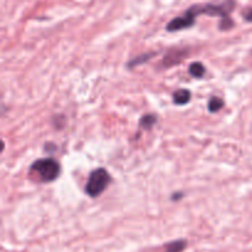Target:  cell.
Masks as SVG:
<instances>
[{"mask_svg":"<svg viewBox=\"0 0 252 252\" xmlns=\"http://www.w3.org/2000/svg\"><path fill=\"white\" fill-rule=\"evenodd\" d=\"M235 2L234 0H224L221 2H212V4H203V5H194L189 9L191 14L194 16L198 15H209V16H219L223 19H228L229 12L234 9Z\"/></svg>","mask_w":252,"mask_h":252,"instance_id":"cell-1","label":"cell"},{"mask_svg":"<svg viewBox=\"0 0 252 252\" xmlns=\"http://www.w3.org/2000/svg\"><path fill=\"white\" fill-rule=\"evenodd\" d=\"M32 171L36 172L38 175L39 180L43 182H51L58 177L61 167L59 164L54 159L47 158V159L37 160L31 167Z\"/></svg>","mask_w":252,"mask_h":252,"instance_id":"cell-2","label":"cell"},{"mask_svg":"<svg viewBox=\"0 0 252 252\" xmlns=\"http://www.w3.org/2000/svg\"><path fill=\"white\" fill-rule=\"evenodd\" d=\"M110 182V175L105 169H97L93 171L89 176L88 184H86V193L90 197H97L102 193L108 186Z\"/></svg>","mask_w":252,"mask_h":252,"instance_id":"cell-3","label":"cell"},{"mask_svg":"<svg viewBox=\"0 0 252 252\" xmlns=\"http://www.w3.org/2000/svg\"><path fill=\"white\" fill-rule=\"evenodd\" d=\"M194 21H196V16L187 10V11L185 12L184 16L175 17L174 20H171V21L167 24L166 30L170 32H175L180 31V30L189 29V27L193 26Z\"/></svg>","mask_w":252,"mask_h":252,"instance_id":"cell-4","label":"cell"},{"mask_svg":"<svg viewBox=\"0 0 252 252\" xmlns=\"http://www.w3.org/2000/svg\"><path fill=\"white\" fill-rule=\"evenodd\" d=\"M191 98V93L186 89H181V90H177L174 94V102L177 105H185L187 103Z\"/></svg>","mask_w":252,"mask_h":252,"instance_id":"cell-5","label":"cell"},{"mask_svg":"<svg viewBox=\"0 0 252 252\" xmlns=\"http://www.w3.org/2000/svg\"><path fill=\"white\" fill-rule=\"evenodd\" d=\"M204 73H206V68L199 62H194V63H192L189 65V74L192 76H194V78H202L204 75Z\"/></svg>","mask_w":252,"mask_h":252,"instance_id":"cell-6","label":"cell"},{"mask_svg":"<svg viewBox=\"0 0 252 252\" xmlns=\"http://www.w3.org/2000/svg\"><path fill=\"white\" fill-rule=\"evenodd\" d=\"M181 52L180 51H172L169 54H166V57L164 58V64L165 65H172V64H176L179 62H181L182 57H180Z\"/></svg>","mask_w":252,"mask_h":252,"instance_id":"cell-7","label":"cell"},{"mask_svg":"<svg viewBox=\"0 0 252 252\" xmlns=\"http://www.w3.org/2000/svg\"><path fill=\"white\" fill-rule=\"evenodd\" d=\"M186 241L184 240L172 241V243L166 245V252H182L185 250V248H186Z\"/></svg>","mask_w":252,"mask_h":252,"instance_id":"cell-8","label":"cell"},{"mask_svg":"<svg viewBox=\"0 0 252 252\" xmlns=\"http://www.w3.org/2000/svg\"><path fill=\"white\" fill-rule=\"evenodd\" d=\"M224 106V101L219 97H212L209 100L208 103V108L211 112H218L221 107Z\"/></svg>","mask_w":252,"mask_h":252,"instance_id":"cell-9","label":"cell"},{"mask_svg":"<svg viewBox=\"0 0 252 252\" xmlns=\"http://www.w3.org/2000/svg\"><path fill=\"white\" fill-rule=\"evenodd\" d=\"M155 122H157V118H155L154 116L147 115L140 120V126H142L143 128H152L153 126L155 125Z\"/></svg>","mask_w":252,"mask_h":252,"instance_id":"cell-10","label":"cell"},{"mask_svg":"<svg viewBox=\"0 0 252 252\" xmlns=\"http://www.w3.org/2000/svg\"><path fill=\"white\" fill-rule=\"evenodd\" d=\"M233 26H234V22L230 17L220 20V22H219V29L220 30H229V29H231Z\"/></svg>","mask_w":252,"mask_h":252,"instance_id":"cell-11","label":"cell"},{"mask_svg":"<svg viewBox=\"0 0 252 252\" xmlns=\"http://www.w3.org/2000/svg\"><path fill=\"white\" fill-rule=\"evenodd\" d=\"M149 57H150V54H144V56L137 57V58H135L134 61H133V62H130V63H129V65H130V66H133V65H137V64H140V63H143V62H145V61H148V59H150Z\"/></svg>","mask_w":252,"mask_h":252,"instance_id":"cell-12","label":"cell"},{"mask_svg":"<svg viewBox=\"0 0 252 252\" xmlns=\"http://www.w3.org/2000/svg\"><path fill=\"white\" fill-rule=\"evenodd\" d=\"M245 20H246V21H249V22H252V10H250L249 12H246Z\"/></svg>","mask_w":252,"mask_h":252,"instance_id":"cell-13","label":"cell"}]
</instances>
